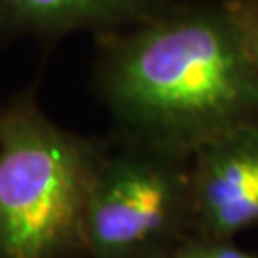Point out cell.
Listing matches in <instances>:
<instances>
[{
    "mask_svg": "<svg viewBox=\"0 0 258 258\" xmlns=\"http://www.w3.org/2000/svg\"><path fill=\"white\" fill-rule=\"evenodd\" d=\"M94 37V86L122 144L189 159L258 126V71L228 0H168Z\"/></svg>",
    "mask_w": 258,
    "mask_h": 258,
    "instance_id": "cell-1",
    "label": "cell"
},
{
    "mask_svg": "<svg viewBox=\"0 0 258 258\" xmlns=\"http://www.w3.org/2000/svg\"><path fill=\"white\" fill-rule=\"evenodd\" d=\"M105 155L65 130L33 92L0 107V258H86L84 224Z\"/></svg>",
    "mask_w": 258,
    "mask_h": 258,
    "instance_id": "cell-2",
    "label": "cell"
},
{
    "mask_svg": "<svg viewBox=\"0 0 258 258\" xmlns=\"http://www.w3.org/2000/svg\"><path fill=\"white\" fill-rule=\"evenodd\" d=\"M191 235L189 159L130 144L105 149L86 209V258H170Z\"/></svg>",
    "mask_w": 258,
    "mask_h": 258,
    "instance_id": "cell-3",
    "label": "cell"
},
{
    "mask_svg": "<svg viewBox=\"0 0 258 258\" xmlns=\"http://www.w3.org/2000/svg\"><path fill=\"white\" fill-rule=\"evenodd\" d=\"M195 237L233 239L258 224V126L216 138L189 157Z\"/></svg>",
    "mask_w": 258,
    "mask_h": 258,
    "instance_id": "cell-4",
    "label": "cell"
},
{
    "mask_svg": "<svg viewBox=\"0 0 258 258\" xmlns=\"http://www.w3.org/2000/svg\"><path fill=\"white\" fill-rule=\"evenodd\" d=\"M168 0H0V38L52 40L126 27Z\"/></svg>",
    "mask_w": 258,
    "mask_h": 258,
    "instance_id": "cell-5",
    "label": "cell"
},
{
    "mask_svg": "<svg viewBox=\"0 0 258 258\" xmlns=\"http://www.w3.org/2000/svg\"><path fill=\"white\" fill-rule=\"evenodd\" d=\"M170 258H258V254L235 247L231 239H205L191 235Z\"/></svg>",
    "mask_w": 258,
    "mask_h": 258,
    "instance_id": "cell-6",
    "label": "cell"
},
{
    "mask_svg": "<svg viewBox=\"0 0 258 258\" xmlns=\"http://www.w3.org/2000/svg\"><path fill=\"white\" fill-rule=\"evenodd\" d=\"M233 12V18L237 21L241 37L245 40V46L258 71V4L254 2H239V0H228Z\"/></svg>",
    "mask_w": 258,
    "mask_h": 258,
    "instance_id": "cell-7",
    "label": "cell"
},
{
    "mask_svg": "<svg viewBox=\"0 0 258 258\" xmlns=\"http://www.w3.org/2000/svg\"><path fill=\"white\" fill-rule=\"evenodd\" d=\"M239 2H254V4H258V0H239Z\"/></svg>",
    "mask_w": 258,
    "mask_h": 258,
    "instance_id": "cell-8",
    "label": "cell"
}]
</instances>
